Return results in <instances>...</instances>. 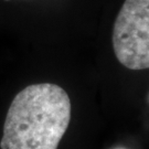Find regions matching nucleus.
I'll list each match as a JSON object with an SVG mask.
<instances>
[{
    "instance_id": "1",
    "label": "nucleus",
    "mask_w": 149,
    "mask_h": 149,
    "mask_svg": "<svg viewBox=\"0 0 149 149\" xmlns=\"http://www.w3.org/2000/svg\"><path fill=\"white\" fill-rule=\"evenodd\" d=\"M71 116V100L61 86L52 83L27 86L11 102L0 148L58 149Z\"/></svg>"
},
{
    "instance_id": "2",
    "label": "nucleus",
    "mask_w": 149,
    "mask_h": 149,
    "mask_svg": "<svg viewBox=\"0 0 149 149\" xmlns=\"http://www.w3.org/2000/svg\"><path fill=\"white\" fill-rule=\"evenodd\" d=\"M149 0H125L113 30L117 60L129 70L149 68Z\"/></svg>"
},
{
    "instance_id": "3",
    "label": "nucleus",
    "mask_w": 149,
    "mask_h": 149,
    "mask_svg": "<svg viewBox=\"0 0 149 149\" xmlns=\"http://www.w3.org/2000/svg\"><path fill=\"white\" fill-rule=\"evenodd\" d=\"M116 149H125V148H116Z\"/></svg>"
}]
</instances>
